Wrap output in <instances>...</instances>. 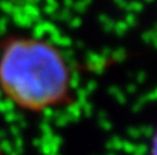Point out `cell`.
Returning a JSON list of instances; mask_svg holds the SVG:
<instances>
[{
    "label": "cell",
    "instance_id": "cell-1",
    "mask_svg": "<svg viewBox=\"0 0 157 155\" xmlns=\"http://www.w3.org/2000/svg\"><path fill=\"white\" fill-rule=\"evenodd\" d=\"M0 88L17 106L43 111L58 106L71 92V71L52 44L14 37L0 54Z\"/></svg>",
    "mask_w": 157,
    "mask_h": 155
}]
</instances>
